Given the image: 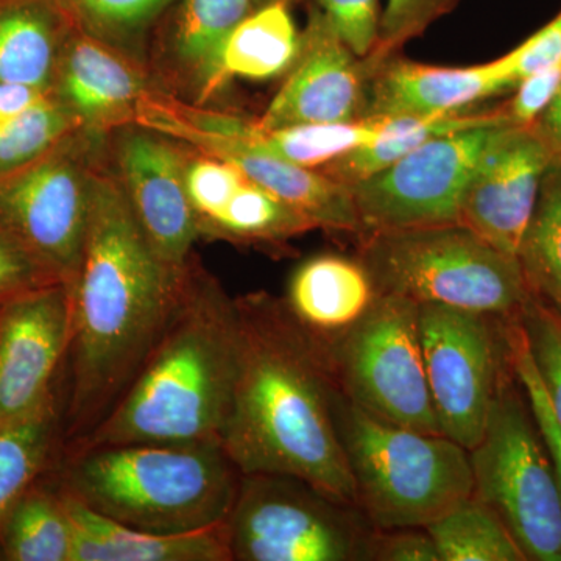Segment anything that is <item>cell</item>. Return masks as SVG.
<instances>
[{
  "mask_svg": "<svg viewBox=\"0 0 561 561\" xmlns=\"http://www.w3.org/2000/svg\"><path fill=\"white\" fill-rule=\"evenodd\" d=\"M512 51L518 83L537 70L561 65V11Z\"/></svg>",
  "mask_w": 561,
  "mask_h": 561,
  "instance_id": "41",
  "label": "cell"
},
{
  "mask_svg": "<svg viewBox=\"0 0 561 561\" xmlns=\"http://www.w3.org/2000/svg\"><path fill=\"white\" fill-rule=\"evenodd\" d=\"M561 87V65L537 70L524 77L512 99L502 103L501 111L515 127L531 128L548 110Z\"/></svg>",
  "mask_w": 561,
  "mask_h": 561,
  "instance_id": "38",
  "label": "cell"
},
{
  "mask_svg": "<svg viewBox=\"0 0 561 561\" xmlns=\"http://www.w3.org/2000/svg\"><path fill=\"white\" fill-rule=\"evenodd\" d=\"M225 526L232 561H367L375 530L354 505L276 472L241 476Z\"/></svg>",
  "mask_w": 561,
  "mask_h": 561,
  "instance_id": "8",
  "label": "cell"
},
{
  "mask_svg": "<svg viewBox=\"0 0 561 561\" xmlns=\"http://www.w3.org/2000/svg\"><path fill=\"white\" fill-rule=\"evenodd\" d=\"M238 359V311L187 262L168 324L113 412L62 451L128 443H221Z\"/></svg>",
  "mask_w": 561,
  "mask_h": 561,
  "instance_id": "3",
  "label": "cell"
},
{
  "mask_svg": "<svg viewBox=\"0 0 561 561\" xmlns=\"http://www.w3.org/2000/svg\"><path fill=\"white\" fill-rule=\"evenodd\" d=\"M518 319L561 427V316L530 295Z\"/></svg>",
  "mask_w": 561,
  "mask_h": 561,
  "instance_id": "33",
  "label": "cell"
},
{
  "mask_svg": "<svg viewBox=\"0 0 561 561\" xmlns=\"http://www.w3.org/2000/svg\"><path fill=\"white\" fill-rule=\"evenodd\" d=\"M334 415L357 508L375 529H426L471 496L470 451L459 443L376 419L339 389Z\"/></svg>",
  "mask_w": 561,
  "mask_h": 561,
  "instance_id": "5",
  "label": "cell"
},
{
  "mask_svg": "<svg viewBox=\"0 0 561 561\" xmlns=\"http://www.w3.org/2000/svg\"><path fill=\"white\" fill-rule=\"evenodd\" d=\"M516 257L530 295L561 316V158H553L542 175Z\"/></svg>",
  "mask_w": 561,
  "mask_h": 561,
  "instance_id": "28",
  "label": "cell"
},
{
  "mask_svg": "<svg viewBox=\"0 0 561 561\" xmlns=\"http://www.w3.org/2000/svg\"><path fill=\"white\" fill-rule=\"evenodd\" d=\"M389 57H357L319 9L301 33L289 76L257 119L264 128L362 119L376 66Z\"/></svg>",
  "mask_w": 561,
  "mask_h": 561,
  "instance_id": "15",
  "label": "cell"
},
{
  "mask_svg": "<svg viewBox=\"0 0 561 561\" xmlns=\"http://www.w3.org/2000/svg\"><path fill=\"white\" fill-rule=\"evenodd\" d=\"M518 80L515 57L468 66L421 65L390 55L379 62L368 84L364 117H426L460 113L512 92Z\"/></svg>",
  "mask_w": 561,
  "mask_h": 561,
  "instance_id": "18",
  "label": "cell"
},
{
  "mask_svg": "<svg viewBox=\"0 0 561 561\" xmlns=\"http://www.w3.org/2000/svg\"><path fill=\"white\" fill-rule=\"evenodd\" d=\"M376 297L378 291L359 260L323 253L295 268L283 305L323 348L359 323Z\"/></svg>",
  "mask_w": 561,
  "mask_h": 561,
  "instance_id": "19",
  "label": "cell"
},
{
  "mask_svg": "<svg viewBox=\"0 0 561 561\" xmlns=\"http://www.w3.org/2000/svg\"><path fill=\"white\" fill-rule=\"evenodd\" d=\"M253 10V0H184L181 5L173 50L203 95L213 94L227 81L221 50L231 32Z\"/></svg>",
  "mask_w": 561,
  "mask_h": 561,
  "instance_id": "27",
  "label": "cell"
},
{
  "mask_svg": "<svg viewBox=\"0 0 561 561\" xmlns=\"http://www.w3.org/2000/svg\"><path fill=\"white\" fill-rule=\"evenodd\" d=\"M238 359L221 446L242 474L276 472L342 504L356 489L334 415L335 382L319 343L272 295L236 298Z\"/></svg>",
  "mask_w": 561,
  "mask_h": 561,
  "instance_id": "2",
  "label": "cell"
},
{
  "mask_svg": "<svg viewBox=\"0 0 561 561\" xmlns=\"http://www.w3.org/2000/svg\"><path fill=\"white\" fill-rule=\"evenodd\" d=\"M65 397L66 382L38 411L0 426V529L22 494L60 459Z\"/></svg>",
  "mask_w": 561,
  "mask_h": 561,
  "instance_id": "22",
  "label": "cell"
},
{
  "mask_svg": "<svg viewBox=\"0 0 561 561\" xmlns=\"http://www.w3.org/2000/svg\"><path fill=\"white\" fill-rule=\"evenodd\" d=\"M51 95H54V91L0 81V122L20 116L33 106L39 105L41 102L47 101Z\"/></svg>",
  "mask_w": 561,
  "mask_h": 561,
  "instance_id": "42",
  "label": "cell"
},
{
  "mask_svg": "<svg viewBox=\"0 0 561 561\" xmlns=\"http://www.w3.org/2000/svg\"><path fill=\"white\" fill-rule=\"evenodd\" d=\"M507 125V117H501L432 139L383 171L351 184L360 234L459 224L472 173Z\"/></svg>",
  "mask_w": 561,
  "mask_h": 561,
  "instance_id": "11",
  "label": "cell"
},
{
  "mask_svg": "<svg viewBox=\"0 0 561 561\" xmlns=\"http://www.w3.org/2000/svg\"><path fill=\"white\" fill-rule=\"evenodd\" d=\"M60 491L73 531L72 561H232L225 523L186 534L131 529Z\"/></svg>",
  "mask_w": 561,
  "mask_h": 561,
  "instance_id": "20",
  "label": "cell"
},
{
  "mask_svg": "<svg viewBox=\"0 0 561 561\" xmlns=\"http://www.w3.org/2000/svg\"><path fill=\"white\" fill-rule=\"evenodd\" d=\"M301 49V33L287 0L251 11L231 32L221 50L225 79L268 80L291 68Z\"/></svg>",
  "mask_w": 561,
  "mask_h": 561,
  "instance_id": "26",
  "label": "cell"
},
{
  "mask_svg": "<svg viewBox=\"0 0 561 561\" xmlns=\"http://www.w3.org/2000/svg\"><path fill=\"white\" fill-rule=\"evenodd\" d=\"M316 230L271 192L245 180L224 209L201 230V236L242 243H280Z\"/></svg>",
  "mask_w": 561,
  "mask_h": 561,
  "instance_id": "30",
  "label": "cell"
},
{
  "mask_svg": "<svg viewBox=\"0 0 561 561\" xmlns=\"http://www.w3.org/2000/svg\"><path fill=\"white\" fill-rule=\"evenodd\" d=\"M531 128L540 136L552 157L561 158V87L551 105Z\"/></svg>",
  "mask_w": 561,
  "mask_h": 561,
  "instance_id": "43",
  "label": "cell"
},
{
  "mask_svg": "<svg viewBox=\"0 0 561 561\" xmlns=\"http://www.w3.org/2000/svg\"><path fill=\"white\" fill-rule=\"evenodd\" d=\"M501 117L505 116L500 106L481 111L472 108L440 116L387 117L386 127L378 138L332 161L321 172L345 186H351L383 171L432 139L479 127Z\"/></svg>",
  "mask_w": 561,
  "mask_h": 561,
  "instance_id": "25",
  "label": "cell"
},
{
  "mask_svg": "<svg viewBox=\"0 0 561 561\" xmlns=\"http://www.w3.org/2000/svg\"><path fill=\"white\" fill-rule=\"evenodd\" d=\"M278 2V0H253L254 9H260V7L267 5V3Z\"/></svg>",
  "mask_w": 561,
  "mask_h": 561,
  "instance_id": "44",
  "label": "cell"
},
{
  "mask_svg": "<svg viewBox=\"0 0 561 561\" xmlns=\"http://www.w3.org/2000/svg\"><path fill=\"white\" fill-rule=\"evenodd\" d=\"M186 267L158 256L122 184L91 175L87 238L69 286L62 448L90 437L124 397L168 324Z\"/></svg>",
  "mask_w": 561,
  "mask_h": 561,
  "instance_id": "1",
  "label": "cell"
},
{
  "mask_svg": "<svg viewBox=\"0 0 561 561\" xmlns=\"http://www.w3.org/2000/svg\"><path fill=\"white\" fill-rule=\"evenodd\" d=\"M440 305H420V334L432 404L443 435L471 451L511 367L507 321Z\"/></svg>",
  "mask_w": 561,
  "mask_h": 561,
  "instance_id": "10",
  "label": "cell"
},
{
  "mask_svg": "<svg viewBox=\"0 0 561 561\" xmlns=\"http://www.w3.org/2000/svg\"><path fill=\"white\" fill-rule=\"evenodd\" d=\"M368 557L375 561H440L437 546L423 527L373 530Z\"/></svg>",
  "mask_w": 561,
  "mask_h": 561,
  "instance_id": "40",
  "label": "cell"
},
{
  "mask_svg": "<svg viewBox=\"0 0 561 561\" xmlns=\"http://www.w3.org/2000/svg\"><path fill=\"white\" fill-rule=\"evenodd\" d=\"M54 283L61 280L33 260L10 236L0 231V305Z\"/></svg>",
  "mask_w": 561,
  "mask_h": 561,
  "instance_id": "39",
  "label": "cell"
},
{
  "mask_svg": "<svg viewBox=\"0 0 561 561\" xmlns=\"http://www.w3.org/2000/svg\"><path fill=\"white\" fill-rule=\"evenodd\" d=\"M552 160L534 128L507 125L472 173L461 198L459 224L494 249L516 256Z\"/></svg>",
  "mask_w": 561,
  "mask_h": 561,
  "instance_id": "16",
  "label": "cell"
},
{
  "mask_svg": "<svg viewBox=\"0 0 561 561\" xmlns=\"http://www.w3.org/2000/svg\"><path fill=\"white\" fill-rule=\"evenodd\" d=\"M122 187L158 256L183 271L198 239L186 190V162L162 135L136 131L119 146Z\"/></svg>",
  "mask_w": 561,
  "mask_h": 561,
  "instance_id": "17",
  "label": "cell"
},
{
  "mask_svg": "<svg viewBox=\"0 0 561 561\" xmlns=\"http://www.w3.org/2000/svg\"><path fill=\"white\" fill-rule=\"evenodd\" d=\"M440 561H527L489 505L471 494L426 527Z\"/></svg>",
  "mask_w": 561,
  "mask_h": 561,
  "instance_id": "29",
  "label": "cell"
},
{
  "mask_svg": "<svg viewBox=\"0 0 561 561\" xmlns=\"http://www.w3.org/2000/svg\"><path fill=\"white\" fill-rule=\"evenodd\" d=\"M70 287L54 283L0 305V426L38 411L65 383Z\"/></svg>",
  "mask_w": 561,
  "mask_h": 561,
  "instance_id": "13",
  "label": "cell"
},
{
  "mask_svg": "<svg viewBox=\"0 0 561 561\" xmlns=\"http://www.w3.org/2000/svg\"><path fill=\"white\" fill-rule=\"evenodd\" d=\"M88 508L131 529L186 534L227 523L242 472L219 442L62 451L49 470Z\"/></svg>",
  "mask_w": 561,
  "mask_h": 561,
  "instance_id": "4",
  "label": "cell"
},
{
  "mask_svg": "<svg viewBox=\"0 0 561 561\" xmlns=\"http://www.w3.org/2000/svg\"><path fill=\"white\" fill-rule=\"evenodd\" d=\"M357 260L378 294L419 305L518 319L530 298L518 257L460 224L365 232Z\"/></svg>",
  "mask_w": 561,
  "mask_h": 561,
  "instance_id": "6",
  "label": "cell"
},
{
  "mask_svg": "<svg viewBox=\"0 0 561 561\" xmlns=\"http://www.w3.org/2000/svg\"><path fill=\"white\" fill-rule=\"evenodd\" d=\"M245 180L230 162L208 154L186 165V190L197 221L198 236L202 228L227 206Z\"/></svg>",
  "mask_w": 561,
  "mask_h": 561,
  "instance_id": "35",
  "label": "cell"
},
{
  "mask_svg": "<svg viewBox=\"0 0 561 561\" xmlns=\"http://www.w3.org/2000/svg\"><path fill=\"white\" fill-rule=\"evenodd\" d=\"M470 460L472 494L500 516L526 560L561 561L559 483L512 362Z\"/></svg>",
  "mask_w": 561,
  "mask_h": 561,
  "instance_id": "7",
  "label": "cell"
},
{
  "mask_svg": "<svg viewBox=\"0 0 561 561\" xmlns=\"http://www.w3.org/2000/svg\"><path fill=\"white\" fill-rule=\"evenodd\" d=\"M60 101L80 122L106 124L135 116L146 94L144 80L131 66L102 44L77 39L58 66Z\"/></svg>",
  "mask_w": 561,
  "mask_h": 561,
  "instance_id": "21",
  "label": "cell"
},
{
  "mask_svg": "<svg viewBox=\"0 0 561 561\" xmlns=\"http://www.w3.org/2000/svg\"><path fill=\"white\" fill-rule=\"evenodd\" d=\"M140 127L183 140L208 157L230 162L247 180L271 192L320 230L360 234V221L348 186L327 173L291 164L253 144L203 130L162 110L146 92L135 111Z\"/></svg>",
  "mask_w": 561,
  "mask_h": 561,
  "instance_id": "14",
  "label": "cell"
},
{
  "mask_svg": "<svg viewBox=\"0 0 561 561\" xmlns=\"http://www.w3.org/2000/svg\"><path fill=\"white\" fill-rule=\"evenodd\" d=\"M507 337L513 371L522 383L524 393L529 400L531 412H534L535 421L540 427L542 440H545L549 457H551L561 496V427L556 419V413H553L551 400H549L548 391H546L545 383L541 381L537 365L531 359L529 345H527L519 319L507 321Z\"/></svg>",
  "mask_w": 561,
  "mask_h": 561,
  "instance_id": "32",
  "label": "cell"
},
{
  "mask_svg": "<svg viewBox=\"0 0 561 561\" xmlns=\"http://www.w3.org/2000/svg\"><path fill=\"white\" fill-rule=\"evenodd\" d=\"M317 9L357 57L375 50L381 31V0H316Z\"/></svg>",
  "mask_w": 561,
  "mask_h": 561,
  "instance_id": "37",
  "label": "cell"
},
{
  "mask_svg": "<svg viewBox=\"0 0 561 561\" xmlns=\"http://www.w3.org/2000/svg\"><path fill=\"white\" fill-rule=\"evenodd\" d=\"M79 124L76 114L55 95L13 119L0 122V175L44 157Z\"/></svg>",
  "mask_w": 561,
  "mask_h": 561,
  "instance_id": "31",
  "label": "cell"
},
{
  "mask_svg": "<svg viewBox=\"0 0 561 561\" xmlns=\"http://www.w3.org/2000/svg\"><path fill=\"white\" fill-rule=\"evenodd\" d=\"M73 531L62 494L47 471L11 507L0 529V560L72 561Z\"/></svg>",
  "mask_w": 561,
  "mask_h": 561,
  "instance_id": "24",
  "label": "cell"
},
{
  "mask_svg": "<svg viewBox=\"0 0 561 561\" xmlns=\"http://www.w3.org/2000/svg\"><path fill=\"white\" fill-rule=\"evenodd\" d=\"M60 24L49 0H0V81L54 91Z\"/></svg>",
  "mask_w": 561,
  "mask_h": 561,
  "instance_id": "23",
  "label": "cell"
},
{
  "mask_svg": "<svg viewBox=\"0 0 561 561\" xmlns=\"http://www.w3.org/2000/svg\"><path fill=\"white\" fill-rule=\"evenodd\" d=\"M321 350L335 386L362 411L442 434L424 367L419 302L378 294L359 323Z\"/></svg>",
  "mask_w": 561,
  "mask_h": 561,
  "instance_id": "9",
  "label": "cell"
},
{
  "mask_svg": "<svg viewBox=\"0 0 561 561\" xmlns=\"http://www.w3.org/2000/svg\"><path fill=\"white\" fill-rule=\"evenodd\" d=\"M90 205L91 175L61 142L20 171L0 175V231L68 286L79 272Z\"/></svg>",
  "mask_w": 561,
  "mask_h": 561,
  "instance_id": "12",
  "label": "cell"
},
{
  "mask_svg": "<svg viewBox=\"0 0 561 561\" xmlns=\"http://www.w3.org/2000/svg\"><path fill=\"white\" fill-rule=\"evenodd\" d=\"M461 0H387L376 54L390 57L409 41L419 38L434 22L451 13Z\"/></svg>",
  "mask_w": 561,
  "mask_h": 561,
  "instance_id": "36",
  "label": "cell"
},
{
  "mask_svg": "<svg viewBox=\"0 0 561 561\" xmlns=\"http://www.w3.org/2000/svg\"><path fill=\"white\" fill-rule=\"evenodd\" d=\"M94 35L125 39L146 28L171 0H58Z\"/></svg>",
  "mask_w": 561,
  "mask_h": 561,
  "instance_id": "34",
  "label": "cell"
}]
</instances>
